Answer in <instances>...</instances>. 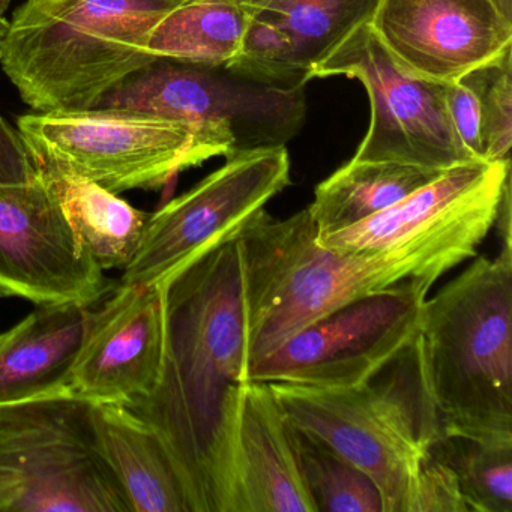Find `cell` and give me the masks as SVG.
I'll list each match as a JSON object with an SVG mask.
<instances>
[{"label":"cell","instance_id":"cell-25","mask_svg":"<svg viewBox=\"0 0 512 512\" xmlns=\"http://www.w3.org/2000/svg\"><path fill=\"white\" fill-rule=\"evenodd\" d=\"M481 88L485 160H509L512 145V50L476 70Z\"/></svg>","mask_w":512,"mask_h":512},{"label":"cell","instance_id":"cell-27","mask_svg":"<svg viewBox=\"0 0 512 512\" xmlns=\"http://www.w3.org/2000/svg\"><path fill=\"white\" fill-rule=\"evenodd\" d=\"M446 106L464 148L476 161H487L482 142L481 88L476 70L446 86Z\"/></svg>","mask_w":512,"mask_h":512},{"label":"cell","instance_id":"cell-12","mask_svg":"<svg viewBox=\"0 0 512 512\" xmlns=\"http://www.w3.org/2000/svg\"><path fill=\"white\" fill-rule=\"evenodd\" d=\"M361 80L371 104L370 127L355 161H395L446 172L476 161L458 139L446 106V83L401 68L370 25L362 26L310 79Z\"/></svg>","mask_w":512,"mask_h":512},{"label":"cell","instance_id":"cell-11","mask_svg":"<svg viewBox=\"0 0 512 512\" xmlns=\"http://www.w3.org/2000/svg\"><path fill=\"white\" fill-rule=\"evenodd\" d=\"M428 292L406 280L350 302L253 362L248 380L316 388L368 382L415 343Z\"/></svg>","mask_w":512,"mask_h":512},{"label":"cell","instance_id":"cell-3","mask_svg":"<svg viewBox=\"0 0 512 512\" xmlns=\"http://www.w3.org/2000/svg\"><path fill=\"white\" fill-rule=\"evenodd\" d=\"M187 0H26L0 65L37 113L94 109L116 83L157 61L155 26Z\"/></svg>","mask_w":512,"mask_h":512},{"label":"cell","instance_id":"cell-14","mask_svg":"<svg viewBox=\"0 0 512 512\" xmlns=\"http://www.w3.org/2000/svg\"><path fill=\"white\" fill-rule=\"evenodd\" d=\"M370 26L401 68L446 85L512 50L491 0H382Z\"/></svg>","mask_w":512,"mask_h":512},{"label":"cell","instance_id":"cell-6","mask_svg":"<svg viewBox=\"0 0 512 512\" xmlns=\"http://www.w3.org/2000/svg\"><path fill=\"white\" fill-rule=\"evenodd\" d=\"M94 109L139 113L193 128L217 157L286 146L307 115L304 86L251 79L227 67L157 59L128 74Z\"/></svg>","mask_w":512,"mask_h":512},{"label":"cell","instance_id":"cell-2","mask_svg":"<svg viewBox=\"0 0 512 512\" xmlns=\"http://www.w3.org/2000/svg\"><path fill=\"white\" fill-rule=\"evenodd\" d=\"M442 431L512 439V244L425 299L415 341Z\"/></svg>","mask_w":512,"mask_h":512},{"label":"cell","instance_id":"cell-18","mask_svg":"<svg viewBox=\"0 0 512 512\" xmlns=\"http://www.w3.org/2000/svg\"><path fill=\"white\" fill-rule=\"evenodd\" d=\"M88 415L98 451L131 511L191 512L172 460L149 425L116 403H88Z\"/></svg>","mask_w":512,"mask_h":512},{"label":"cell","instance_id":"cell-1","mask_svg":"<svg viewBox=\"0 0 512 512\" xmlns=\"http://www.w3.org/2000/svg\"><path fill=\"white\" fill-rule=\"evenodd\" d=\"M160 380L127 404L160 437L191 512H236V455L248 382L247 313L238 239L164 284Z\"/></svg>","mask_w":512,"mask_h":512},{"label":"cell","instance_id":"cell-8","mask_svg":"<svg viewBox=\"0 0 512 512\" xmlns=\"http://www.w3.org/2000/svg\"><path fill=\"white\" fill-rule=\"evenodd\" d=\"M17 131L35 169L95 182L115 194L155 190L215 152L181 122L115 110L29 113Z\"/></svg>","mask_w":512,"mask_h":512},{"label":"cell","instance_id":"cell-9","mask_svg":"<svg viewBox=\"0 0 512 512\" xmlns=\"http://www.w3.org/2000/svg\"><path fill=\"white\" fill-rule=\"evenodd\" d=\"M509 185L511 158L461 164L362 223L317 235V242L343 254H400L433 287L443 274L476 256Z\"/></svg>","mask_w":512,"mask_h":512},{"label":"cell","instance_id":"cell-19","mask_svg":"<svg viewBox=\"0 0 512 512\" xmlns=\"http://www.w3.org/2000/svg\"><path fill=\"white\" fill-rule=\"evenodd\" d=\"M442 173L395 161L350 160L317 185L307 211L317 235L340 232L391 208Z\"/></svg>","mask_w":512,"mask_h":512},{"label":"cell","instance_id":"cell-5","mask_svg":"<svg viewBox=\"0 0 512 512\" xmlns=\"http://www.w3.org/2000/svg\"><path fill=\"white\" fill-rule=\"evenodd\" d=\"M386 371L383 379L380 373L347 388L269 385L290 424L319 437L373 479L383 512H410L416 478L442 424L415 343Z\"/></svg>","mask_w":512,"mask_h":512},{"label":"cell","instance_id":"cell-28","mask_svg":"<svg viewBox=\"0 0 512 512\" xmlns=\"http://www.w3.org/2000/svg\"><path fill=\"white\" fill-rule=\"evenodd\" d=\"M35 173L37 169L19 131H14L0 116V185L28 182Z\"/></svg>","mask_w":512,"mask_h":512},{"label":"cell","instance_id":"cell-4","mask_svg":"<svg viewBox=\"0 0 512 512\" xmlns=\"http://www.w3.org/2000/svg\"><path fill=\"white\" fill-rule=\"evenodd\" d=\"M236 239L250 365L350 302L406 280L430 287L418 266L400 254H343L322 247L307 209L286 220L260 209Z\"/></svg>","mask_w":512,"mask_h":512},{"label":"cell","instance_id":"cell-22","mask_svg":"<svg viewBox=\"0 0 512 512\" xmlns=\"http://www.w3.org/2000/svg\"><path fill=\"white\" fill-rule=\"evenodd\" d=\"M250 17L236 0H187L155 26L146 52L157 59L227 67L241 49Z\"/></svg>","mask_w":512,"mask_h":512},{"label":"cell","instance_id":"cell-31","mask_svg":"<svg viewBox=\"0 0 512 512\" xmlns=\"http://www.w3.org/2000/svg\"><path fill=\"white\" fill-rule=\"evenodd\" d=\"M8 26H10V22H7V19H0V53H2V46H4L5 35L8 32Z\"/></svg>","mask_w":512,"mask_h":512},{"label":"cell","instance_id":"cell-10","mask_svg":"<svg viewBox=\"0 0 512 512\" xmlns=\"http://www.w3.org/2000/svg\"><path fill=\"white\" fill-rule=\"evenodd\" d=\"M289 184L286 146L232 155L196 187L149 214L139 247L122 269L121 284L163 287L191 263L235 238Z\"/></svg>","mask_w":512,"mask_h":512},{"label":"cell","instance_id":"cell-30","mask_svg":"<svg viewBox=\"0 0 512 512\" xmlns=\"http://www.w3.org/2000/svg\"><path fill=\"white\" fill-rule=\"evenodd\" d=\"M491 2L509 22H512V0H491Z\"/></svg>","mask_w":512,"mask_h":512},{"label":"cell","instance_id":"cell-16","mask_svg":"<svg viewBox=\"0 0 512 512\" xmlns=\"http://www.w3.org/2000/svg\"><path fill=\"white\" fill-rule=\"evenodd\" d=\"M236 512H317L271 385L248 382L236 455Z\"/></svg>","mask_w":512,"mask_h":512},{"label":"cell","instance_id":"cell-13","mask_svg":"<svg viewBox=\"0 0 512 512\" xmlns=\"http://www.w3.org/2000/svg\"><path fill=\"white\" fill-rule=\"evenodd\" d=\"M112 289L38 170L0 185V296L92 307Z\"/></svg>","mask_w":512,"mask_h":512},{"label":"cell","instance_id":"cell-23","mask_svg":"<svg viewBox=\"0 0 512 512\" xmlns=\"http://www.w3.org/2000/svg\"><path fill=\"white\" fill-rule=\"evenodd\" d=\"M302 482L317 512H383L373 479L319 437L287 421Z\"/></svg>","mask_w":512,"mask_h":512},{"label":"cell","instance_id":"cell-15","mask_svg":"<svg viewBox=\"0 0 512 512\" xmlns=\"http://www.w3.org/2000/svg\"><path fill=\"white\" fill-rule=\"evenodd\" d=\"M164 335L163 287L119 284L92 311L67 394L122 406L146 397L160 380Z\"/></svg>","mask_w":512,"mask_h":512},{"label":"cell","instance_id":"cell-17","mask_svg":"<svg viewBox=\"0 0 512 512\" xmlns=\"http://www.w3.org/2000/svg\"><path fill=\"white\" fill-rule=\"evenodd\" d=\"M91 307L38 305L0 334V406L67 394Z\"/></svg>","mask_w":512,"mask_h":512},{"label":"cell","instance_id":"cell-26","mask_svg":"<svg viewBox=\"0 0 512 512\" xmlns=\"http://www.w3.org/2000/svg\"><path fill=\"white\" fill-rule=\"evenodd\" d=\"M410 512H470L454 470L433 446L416 478Z\"/></svg>","mask_w":512,"mask_h":512},{"label":"cell","instance_id":"cell-32","mask_svg":"<svg viewBox=\"0 0 512 512\" xmlns=\"http://www.w3.org/2000/svg\"><path fill=\"white\" fill-rule=\"evenodd\" d=\"M11 0H0V19H5L8 8H10Z\"/></svg>","mask_w":512,"mask_h":512},{"label":"cell","instance_id":"cell-29","mask_svg":"<svg viewBox=\"0 0 512 512\" xmlns=\"http://www.w3.org/2000/svg\"><path fill=\"white\" fill-rule=\"evenodd\" d=\"M241 7H244L248 13L251 14L257 13V11L263 10V8L268 7L271 2L274 0H236Z\"/></svg>","mask_w":512,"mask_h":512},{"label":"cell","instance_id":"cell-21","mask_svg":"<svg viewBox=\"0 0 512 512\" xmlns=\"http://www.w3.org/2000/svg\"><path fill=\"white\" fill-rule=\"evenodd\" d=\"M382 0H274L251 14L274 23L290 38L283 64L287 86H305L311 71L343 46L362 26L371 25Z\"/></svg>","mask_w":512,"mask_h":512},{"label":"cell","instance_id":"cell-20","mask_svg":"<svg viewBox=\"0 0 512 512\" xmlns=\"http://www.w3.org/2000/svg\"><path fill=\"white\" fill-rule=\"evenodd\" d=\"M71 229L101 269H124L145 232L148 212L79 176L40 170Z\"/></svg>","mask_w":512,"mask_h":512},{"label":"cell","instance_id":"cell-24","mask_svg":"<svg viewBox=\"0 0 512 512\" xmlns=\"http://www.w3.org/2000/svg\"><path fill=\"white\" fill-rule=\"evenodd\" d=\"M433 449L454 470L470 512H512V439L442 431Z\"/></svg>","mask_w":512,"mask_h":512},{"label":"cell","instance_id":"cell-7","mask_svg":"<svg viewBox=\"0 0 512 512\" xmlns=\"http://www.w3.org/2000/svg\"><path fill=\"white\" fill-rule=\"evenodd\" d=\"M133 512L98 451L88 401L0 406V512Z\"/></svg>","mask_w":512,"mask_h":512}]
</instances>
